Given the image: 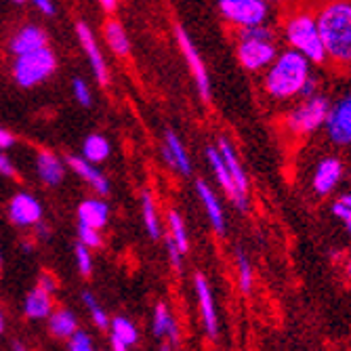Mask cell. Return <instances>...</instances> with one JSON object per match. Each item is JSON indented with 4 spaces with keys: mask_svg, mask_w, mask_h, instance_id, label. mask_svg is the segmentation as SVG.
<instances>
[{
    "mask_svg": "<svg viewBox=\"0 0 351 351\" xmlns=\"http://www.w3.org/2000/svg\"><path fill=\"white\" fill-rule=\"evenodd\" d=\"M167 219H169V228H171V234L169 236L175 240V244L181 248V252L187 254L189 252V238H187V228H185L181 215L177 210H169Z\"/></svg>",
    "mask_w": 351,
    "mask_h": 351,
    "instance_id": "cell-30",
    "label": "cell"
},
{
    "mask_svg": "<svg viewBox=\"0 0 351 351\" xmlns=\"http://www.w3.org/2000/svg\"><path fill=\"white\" fill-rule=\"evenodd\" d=\"M68 349H70V351H90V349H93V339H90V335L76 328V330L68 337Z\"/></svg>",
    "mask_w": 351,
    "mask_h": 351,
    "instance_id": "cell-33",
    "label": "cell"
},
{
    "mask_svg": "<svg viewBox=\"0 0 351 351\" xmlns=\"http://www.w3.org/2000/svg\"><path fill=\"white\" fill-rule=\"evenodd\" d=\"M313 74V63L293 51H278L276 59L269 63L263 76V90L267 97L274 101H295L299 99V93L305 84V80Z\"/></svg>",
    "mask_w": 351,
    "mask_h": 351,
    "instance_id": "cell-2",
    "label": "cell"
},
{
    "mask_svg": "<svg viewBox=\"0 0 351 351\" xmlns=\"http://www.w3.org/2000/svg\"><path fill=\"white\" fill-rule=\"evenodd\" d=\"M217 7L223 19L236 25L238 29L267 23L271 13L269 3H265V0H217Z\"/></svg>",
    "mask_w": 351,
    "mask_h": 351,
    "instance_id": "cell-7",
    "label": "cell"
},
{
    "mask_svg": "<svg viewBox=\"0 0 351 351\" xmlns=\"http://www.w3.org/2000/svg\"><path fill=\"white\" fill-rule=\"evenodd\" d=\"M276 38H278L276 32L267 23L252 25V27H240L238 47H236L240 66L254 74L265 72L280 51Z\"/></svg>",
    "mask_w": 351,
    "mask_h": 351,
    "instance_id": "cell-4",
    "label": "cell"
},
{
    "mask_svg": "<svg viewBox=\"0 0 351 351\" xmlns=\"http://www.w3.org/2000/svg\"><path fill=\"white\" fill-rule=\"evenodd\" d=\"M78 328L76 315L70 309H57L49 315V330L57 339H68Z\"/></svg>",
    "mask_w": 351,
    "mask_h": 351,
    "instance_id": "cell-27",
    "label": "cell"
},
{
    "mask_svg": "<svg viewBox=\"0 0 351 351\" xmlns=\"http://www.w3.org/2000/svg\"><path fill=\"white\" fill-rule=\"evenodd\" d=\"M315 19L328 63L337 70H351V0H326Z\"/></svg>",
    "mask_w": 351,
    "mask_h": 351,
    "instance_id": "cell-1",
    "label": "cell"
},
{
    "mask_svg": "<svg viewBox=\"0 0 351 351\" xmlns=\"http://www.w3.org/2000/svg\"><path fill=\"white\" fill-rule=\"evenodd\" d=\"M345 276H347V280L351 282V257H349V261H347V265H345Z\"/></svg>",
    "mask_w": 351,
    "mask_h": 351,
    "instance_id": "cell-45",
    "label": "cell"
},
{
    "mask_svg": "<svg viewBox=\"0 0 351 351\" xmlns=\"http://www.w3.org/2000/svg\"><path fill=\"white\" fill-rule=\"evenodd\" d=\"M194 289H196V297H198V309H200V320H202L204 332L208 339L215 341L219 337V317H217V309H215L210 284L204 278V274L194 276Z\"/></svg>",
    "mask_w": 351,
    "mask_h": 351,
    "instance_id": "cell-11",
    "label": "cell"
},
{
    "mask_svg": "<svg viewBox=\"0 0 351 351\" xmlns=\"http://www.w3.org/2000/svg\"><path fill=\"white\" fill-rule=\"evenodd\" d=\"M175 36H177V43L181 47V53L185 57V63H187V68L191 72V76H194L196 80V86L200 90V97L202 101H208L210 99V78H208V72H206V66H204V59L202 55L198 53L196 45L191 43L189 34H187V29L177 25L175 27Z\"/></svg>",
    "mask_w": 351,
    "mask_h": 351,
    "instance_id": "cell-10",
    "label": "cell"
},
{
    "mask_svg": "<svg viewBox=\"0 0 351 351\" xmlns=\"http://www.w3.org/2000/svg\"><path fill=\"white\" fill-rule=\"evenodd\" d=\"M315 93H320V78H317L315 74H311V76L305 80V84H303V88H301V93H299V99L311 97V95H315Z\"/></svg>",
    "mask_w": 351,
    "mask_h": 351,
    "instance_id": "cell-38",
    "label": "cell"
},
{
    "mask_svg": "<svg viewBox=\"0 0 351 351\" xmlns=\"http://www.w3.org/2000/svg\"><path fill=\"white\" fill-rule=\"evenodd\" d=\"M78 240L88 246V248H97L101 246V236H99V230H95V228H88V226H78Z\"/></svg>",
    "mask_w": 351,
    "mask_h": 351,
    "instance_id": "cell-35",
    "label": "cell"
},
{
    "mask_svg": "<svg viewBox=\"0 0 351 351\" xmlns=\"http://www.w3.org/2000/svg\"><path fill=\"white\" fill-rule=\"evenodd\" d=\"M141 213H143V223H145V230H147V236L152 240H158L162 236V230H160V217H158V210H156V200L149 191H143L141 194Z\"/></svg>",
    "mask_w": 351,
    "mask_h": 351,
    "instance_id": "cell-28",
    "label": "cell"
},
{
    "mask_svg": "<svg viewBox=\"0 0 351 351\" xmlns=\"http://www.w3.org/2000/svg\"><path fill=\"white\" fill-rule=\"evenodd\" d=\"M74 254H76V263H78V269L84 278H88L93 274V257H90V248L84 246L82 242L76 244L74 248Z\"/></svg>",
    "mask_w": 351,
    "mask_h": 351,
    "instance_id": "cell-32",
    "label": "cell"
},
{
    "mask_svg": "<svg viewBox=\"0 0 351 351\" xmlns=\"http://www.w3.org/2000/svg\"><path fill=\"white\" fill-rule=\"evenodd\" d=\"M43 47H49V38H47V32L38 25H23L17 34L11 38V53L13 55H23L29 51H38Z\"/></svg>",
    "mask_w": 351,
    "mask_h": 351,
    "instance_id": "cell-18",
    "label": "cell"
},
{
    "mask_svg": "<svg viewBox=\"0 0 351 351\" xmlns=\"http://www.w3.org/2000/svg\"><path fill=\"white\" fill-rule=\"evenodd\" d=\"M32 5H34L40 13H45V15H55V5L51 3V0H29Z\"/></svg>",
    "mask_w": 351,
    "mask_h": 351,
    "instance_id": "cell-40",
    "label": "cell"
},
{
    "mask_svg": "<svg viewBox=\"0 0 351 351\" xmlns=\"http://www.w3.org/2000/svg\"><path fill=\"white\" fill-rule=\"evenodd\" d=\"M34 228H36V234H38V238H40V240H47V238H49V230H47V226H45L43 221H38Z\"/></svg>",
    "mask_w": 351,
    "mask_h": 351,
    "instance_id": "cell-42",
    "label": "cell"
},
{
    "mask_svg": "<svg viewBox=\"0 0 351 351\" xmlns=\"http://www.w3.org/2000/svg\"><path fill=\"white\" fill-rule=\"evenodd\" d=\"M68 165H70V169L82 179V181H86L97 194H108L110 191V181H108V177L95 167L93 162H88L86 158H82V156H70L68 158Z\"/></svg>",
    "mask_w": 351,
    "mask_h": 351,
    "instance_id": "cell-19",
    "label": "cell"
},
{
    "mask_svg": "<svg viewBox=\"0 0 351 351\" xmlns=\"http://www.w3.org/2000/svg\"><path fill=\"white\" fill-rule=\"evenodd\" d=\"M110 221V206L99 198H86L78 206V223L95 230H104Z\"/></svg>",
    "mask_w": 351,
    "mask_h": 351,
    "instance_id": "cell-21",
    "label": "cell"
},
{
    "mask_svg": "<svg viewBox=\"0 0 351 351\" xmlns=\"http://www.w3.org/2000/svg\"><path fill=\"white\" fill-rule=\"evenodd\" d=\"M265 3H282V0H265Z\"/></svg>",
    "mask_w": 351,
    "mask_h": 351,
    "instance_id": "cell-47",
    "label": "cell"
},
{
    "mask_svg": "<svg viewBox=\"0 0 351 351\" xmlns=\"http://www.w3.org/2000/svg\"><path fill=\"white\" fill-rule=\"evenodd\" d=\"M236 267H238V286L244 295H250L252 286H254V267L248 259V254L238 248L236 250Z\"/></svg>",
    "mask_w": 351,
    "mask_h": 351,
    "instance_id": "cell-29",
    "label": "cell"
},
{
    "mask_svg": "<svg viewBox=\"0 0 351 351\" xmlns=\"http://www.w3.org/2000/svg\"><path fill=\"white\" fill-rule=\"evenodd\" d=\"M0 267H3V254H0Z\"/></svg>",
    "mask_w": 351,
    "mask_h": 351,
    "instance_id": "cell-49",
    "label": "cell"
},
{
    "mask_svg": "<svg viewBox=\"0 0 351 351\" xmlns=\"http://www.w3.org/2000/svg\"><path fill=\"white\" fill-rule=\"evenodd\" d=\"M101 3V7L106 9V11H112L114 7H116V0H99Z\"/></svg>",
    "mask_w": 351,
    "mask_h": 351,
    "instance_id": "cell-43",
    "label": "cell"
},
{
    "mask_svg": "<svg viewBox=\"0 0 351 351\" xmlns=\"http://www.w3.org/2000/svg\"><path fill=\"white\" fill-rule=\"evenodd\" d=\"M5 330V320H3V313H0V332Z\"/></svg>",
    "mask_w": 351,
    "mask_h": 351,
    "instance_id": "cell-46",
    "label": "cell"
},
{
    "mask_svg": "<svg viewBox=\"0 0 351 351\" xmlns=\"http://www.w3.org/2000/svg\"><path fill=\"white\" fill-rule=\"evenodd\" d=\"M217 149H219L223 162H226V167H228V171H230V175H232V179L236 183L238 194L248 202V177H246V171H244V167L240 162V156H238L236 147L232 145V141L228 137L221 135L219 141H217Z\"/></svg>",
    "mask_w": 351,
    "mask_h": 351,
    "instance_id": "cell-14",
    "label": "cell"
},
{
    "mask_svg": "<svg viewBox=\"0 0 351 351\" xmlns=\"http://www.w3.org/2000/svg\"><path fill=\"white\" fill-rule=\"evenodd\" d=\"M196 191H198V198H200V202H202V206H204V210L208 215V221H210L213 230L219 236H226V230H228V226H226V213H223V206H221L217 194L210 189V185L204 179L196 181Z\"/></svg>",
    "mask_w": 351,
    "mask_h": 351,
    "instance_id": "cell-16",
    "label": "cell"
},
{
    "mask_svg": "<svg viewBox=\"0 0 351 351\" xmlns=\"http://www.w3.org/2000/svg\"><path fill=\"white\" fill-rule=\"evenodd\" d=\"M23 311L29 320H45V317L51 315L53 311V301H51V293H47L40 286H36L34 291H29V295L25 297L23 303Z\"/></svg>",
    "mask_w": 351,
    "mask_h": 351,
    "instance_id": "cell-24",
    "label": "cell"
},
{
    "mask_svg": "<svg viewBox=\"0 0 351 351\" xmlns=\"http://www.w3.org/2000/svg\"><path fill=\"white\" fill-rule=\"evenodd\" d=\"M206 160H208V165H210V169H213V173H215V177H217V181H219V185H221V189L228 194V198H230L240 210H246V208H248V202L238 194L236 183H234V179H232V175H230L226 162H223V158H221V154H219L217 147H206Z\"/></svg>",
    "mask_w": 351,
    "mask_h": 351,
    "instance_id": "cell-15",
    "label": "cell"
},
{
    "mask_svg": "<svg viewBox=\"0 0 351 351\" xmlns=\"http://www.w3.org/2000/svg\"><path fill=\"white\" fill-rule=\"evenodd\" d=\"M82 303H84V305L88 307V311H90V320H93V324L97 326V328H101V330H106V328L110 326V317H108V313L104 311V307L97 303L95 295L84 293V295H82Z\"/></svg>",
    "mask_w": 351,
    "mask_h": 351,
    "instance_id": "cell-31",
    "label": "cell"
},
{
    "mask_svg": "<svg viewBox=\"0 0 351 351\" xmlns=\"http://www.w3.org/2000/svg\"><path fill=\"white\" fill-rule=\"evenodd\" d=\"M282 38L289 45V49L305 55L313 66H326L328 63L320 36V27H317L315 11H309L305 7L295 9L284 19Z\"/></svg>",
    "mask_w": 351,
    "mask_h": 351,
    "instance_id": "cell-3",
    "label": "cell"
},
{
    "mask_svg": "<svg viewBox=\"0 0 351 351\" xmlns=\"http://www.w3.org/2000/svg\"><path fill=\"white\" fill-rule=\"evenodd\" d=\"M343 179H345V162L341 160L339 156L328 154V156L320 158L317 165H315V169H313V175H311L313 194L317 198L332 196Z\"/></svg>",
    "mask_w": 351,
    "mask_h": 351,
    "instance_id": "cell-9",
    "label": "cell"
},
{
    "mask_svg": "<svg viewBox=\"0 0 351 351\" xmlns=\"http://www.w3.org/2000/svg\"><path fill=\"white\" fill-rule=\"evenodd\" d=\"M72 90H74V97H76V101H78L82 108H88V106L93 104V97H90V88H88V84H86L82 78H74V82H72Z\"/></svg>",
    "mask_w": 351,
    "mask_h": 351,
    "instance_id": "cell-36",
    "label": "cell"
},
{
    "mask_svg": "<svg viewBox=\"0 0 351 351\" xmlns=\"http://www.w3.org/2000/svg\"><path fill=\"white\" fill-rule=\"evenodd\" d=\"M162 156H165V162L175 169L177 173H181L183 177L191 175V160L187 156V149L183 145V141L177 137V133L167 131L165 135V145H162Z\"/></svg>",
    "mask_w": 351,
    "mask_h": 351,
    "instance_id": "cell-17",
    "label": "cell"
},
{
    "mask_svg": "<svg viewBox=\"0 0 351 351\" xmlns=\"http://www.w3.org/2000/svg\"><path fill=\"white\" fill-rule=\"evenodd\" d=\"M330 210H332V215L343 223L345 232L351 236V206H349V204H345V202L339 198V200H335V202H332Z\"/></svg>",
    "mask_w": 351,
    "mask_h": 351,
    "instance_id": "cell-34",
    "label": "cell"
},
{
    "mask_svg": "<svg viewBox=\"0 0 351 351\" xmlns=\"http://www.w3.org/2000/svg\"><path fill=\"white\" fill-rule=\"evenodd\" d=\"M104 38L108 43V47L116 53V55H129L131 53V40L126 29L120 21L116 19H108L104 25Z\"/></svg>",
    "mask_w": 351,
    "mask_h": 351,
    "instance_id": "cell-25",
    "label": "cell"
},
{
    "mask_svg": "<svg viewBox=\"0 0 351 351\" xmlns=\"http://www.w3.org/2000/svg\"><path fill=\"white\" fill-rule=\"evenodd\" d=\"M57 70V57L49 47H43L38 51H29L23 55H15L13 61V80L21 88L38 86L45 80L53 76Z\"/></svg>",
    "mask_w": 351,
    "mask_h": 351,
    "instance_id": "cell-6",
    "label": "cell"
},
{
    "mask_svg": "<svg viewBox=\"0 0 351 351\" xmlns=\"http://www.w3.org/2000/svg\"><path fill=\"white\" fill-rule=\"evenodd\" d=\"M108 328L112 332V349H116V351H126L139 343L137 326L129 320V317H114Z\"/></svg>",
    "mask_w": 351,
    "mask_h": 351,
    "instance_id": "cell-23",
    "label": "cell"
},
{
    "mask_svg": "<svg viewBox=\"0 0 351 351\" xmlns=\"http://www.w3.org/2000/svg\"><path fill=\"white\" fill-rule=\"evenodd\" d=\"M339 198H341L345 204H349V206H351V187H349V191H345V194H341Z\"/></svg>",
    "mask_w": 351,
    "mask_h": 351,
    "instance_id": "cell-44",
    "label": "cell"
},
{
    "mask_svg": "<svg viewBox=\"0 0 351 351\" xmlns=\"http://www.w3.org/2000/svg\"><path fill=\"white\" fill-rule=\"evenodd\" d=\"M38 286H40V289H45L47 293H51V295H53V293L57 291V280H55L51 274H43V276H40Z\"/></svg>",
    "mask_w": 351,
    "mask_h": 351,
    "instance_id": "cell-39",
    "label": "cell"
},
{
    "mask_svg": "<svg viewBox=\"0 0 351 351\" xmlns=\"http://www.w3.org/2000/svg\"><path fill=\"white\" fill-rule=\"evenodd\" d=\"M328 108L330 99L324 93H315L311 97L299 99V104L284 118L286 129L295 137H311L324 129Z\"/></svg>",
    "mask_w": 351,
    "mask_h": 351,
    "instance_id": "cell-5",
    "label": "cell"
},
{
    "mask_svg": "<svg viewBox=\"0 0 351 351\" xmlns=\"http://www.w3.org/2000/svg\"><path fill=\"white\" fill-rule=\"evenodd\" d=\"M152 332L156 339H169L171 347H177L181 341V332L177 326V320L173 317V313L169 311V307L165 303H158L154 307V317H152Z\"/></svg>",
    "mask_w": 351,
    "mask_h": 351,
    "instance_id": "cell-20",
    "label": "cell"
},
{
    "mask_svg": "<svg viewBox=\"0 0 351 351\" xmlns=\"http://www.w3.org/2000/svg\"><path fill=\"white\" fill-rule=\"evenodd\" d=\"M112 154V145L110 141L99 135V133H93L84 139L82 143V158H86L88 162L93 165H99V162H106Z\"/></svg>",
    "mask_w": 351,
    "mask_h": 351,
    "instance_id": "cell-26",
    "label": "cell"
},
{
    "mask_svg": "<svg viewBox=\"0 0 351 351\" xmlns=\"http://www.w3.org/2000/svg\"><path fill=\"white\" fill-rule=\"evenodd\" d=\"M36 171H38V177L45 185H59L66 177V167L59 160V158L49 152V149H38L36 154Z\"/></svg>",
    "mask_w": 351,
    "mask_h": 351,
    "instance_id": "cell-22",
    "label": "cell"
},
{
    "mask_svg": "<svg viewBox=\"0 0 351 351\" xmlns=\"http://www.w3.org/2000/svg\"><path fill=\"white\" fill-rule=\"evenodd\" d=\"M324 131L335 147H351V90L341 95L337 101H330Z\"/></svg>",
    "mask_w": 351,
    "mask_h": 351,
    "instance_id": "cell-8",
    "label": "cell"
},
{
    "mask_svg": "<svg viewBox=\"0 0 351 351\" xmlns=\"http://www.w3.org/2000/svg\"><path fill=\"white\" fill-rule=\"evenodd\" d=\"M13 3H15V5H21V3H23V0H13Z\"/></svg>",
    "mask_w": 351,
    "mask_h": 351,
    "instance_id": "cell-48",
    "label": "cell"
},
{
    "mask_svg": "<svg viewBox=\"0 0 351 351\" xmlns=\"http://www.w3.org/2000/svg\"><path fill=\"white\" fill-rule=\"evenodd\" d=\"M9 219L17 228H32L43 221V204L34 196L21 191L9 204Z\"/></svg>",
    "mask_w": 351,
    "mask_h": 351,
    "instance_id": "cell-13",
    "label": "cell"
},
{
    "mask_svg": "<svg viewBox=\"0 0 351 351\" xmlns=\"http://www.w3.org/2000/svg\"><path fill=\"white\" fill-rule=\"evenodd\" d=\"M167 252H169L171 265H173L177 271H181V267H183V252H181V248L175 244V240H173L171 236L167 238Z\"/></svg>",
    "mask_w": 351,
    "mask_h": 351,
    "instance_id": "cell-37",
    "label": "cell"
},
{
    "mask_svg": "<svg viewBox=\"0 0 351 351\" xmlns=\"http://www.w3.org/2000/svg\"><path fill=\"white\" fill-rule=\"evenodd\" d=\"M76 36H78V40H80L82 51H84L86 57H88V63H90V68H93L95 78H97L99 84L106 86V84L110 82V74H108V63H106V59H104V55H101L99 45H97V38H95V34L90 32V27H88L86 23H82V21L76 25Z\"/></svg>",
    "mask_w": 351,
    "mask_h": 351,
    "instance_id": "cell-12",
    "label": "cell"
},
{
    "mask_svg": "<svg viewBox=\"0 0 351 351\" xmlns=\"http://www.w3.org/2000/svg\"><path fill=\"white\" fill-rule=\"evenodd\" d=\"M0 175H5V177H15V167H13V162L9 160L7 156H3L0 154Z\"/></svg>",
    "mask_w": 351,
    "mask_h": 351,
    "instance_id": "cell-41",
    "label": "cell"
}]
</instances>
